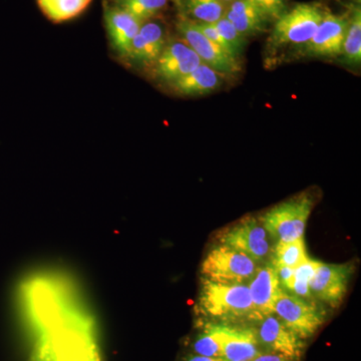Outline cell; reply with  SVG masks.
Wrapping results in <instances>:
<instances>
[{
  "mask_svg": "<svg viewBox=\"0 0 361 361\" xmlns=\"http://www.w3.org/2000/svg\"><path fill=\"white\" fill-rule=\"evenodd\" d=\"M200 304L207 315L224 322L259 320L248 285L218 283L203 280Z\"/></svg>",
  "mask_w": 361,
  "mask_h": 361,
  "instance_id": "6da1fadb",
  "label": "cell"
},
{
  "mask_svg": "<svg viewBox=\"0 0 361 361\" xmlns=\"http://www.w3.org/2000/svg\"><path fill=\"white\" fill-rule=\"evenodd\" d=\"M325 11L318 4H299L276 20L270 42L274 47L305 44L322 23Z\"/></svg>",
  "mask_w": 361,
  "mask_h": 361,
  "instance_id": "7a4b0ae2",
  "label": "cell"
},
{
  "mask_svg": "<svg viewBox=\"0 0 361 361\" xmlns=\"http://www.w3.org/2000/svg\"><path fill=\"white\" fill-rule=\"evenodd\" d=\"M311 210L312 201L302 195L271 209L263 217L262 224L278 242L294 241L303 238Z\"/></svg>",
  "mask_w": 361,
  "mask_h": 361,
  "instance_id": "3957f363",
  "label": "cell"
},
{
  "mask_svg": "<svg viewBox=\"0 0 361 361\" xmlns=\"http://www.w3.org/2000/svg\"><path fill=\"white\" fill-rule=\"evenodd\" d=\"M256 270L253 259L224 245L209 252L202 264L206 279L218 283L243 284L252 279Z\"/></svg>",
  "mask_w": 361,
  "mask_h": 361,
  "instance_id": "277c9868",
  "label": "cell"
},
{
  "mask_svg": "<svg viewBox=\"0 0 361 361\" xmlns=\"http://www.w3.org/2000/svg\"><path fill=\"white\" fill-rule=\"evenodd\" d=\"M178 32L192 49L200 58L202 63L210 66L221 75H234L241 70L238 59L233 56L223 47L207 39L195 21L180 18L177 25Z\"/></svg>",
  "mask_w": 361,
  "mask_h": 361,
  "instance_id": "5b68a950",
  "label": "cell"
},
{
  "mask_svg": "<svg viewBox=\"0 0 361 361\" xmlns=\"http://www.w3.org/2000/svg\"><path fill=\"white\" fill-rule=\"evenodd\" d=\"M274 313L300 338L312 336L324 322V314L310 301L282 291L275 303Z\"/></svg>",
  "mask_w": 361,
  "mask_h": 361,
  "instance_id": "8992f818",
  "label": "cell"
},
{
  "mask_svg": "<svg viewBox=\"0 0 361 361\" xmlns=\"http://www.w3.org/2000/svg\"><path fill=\"white\" fill-rule=\"evenodd\" d=\"M221 245L261 261L269 254L270 244L264 226L255 218H244L220 234Z\"/></svg>",
  "mask_w": 361,
  "mask_h": 361,
  "instance_id": "52a82bcc",
  "label": "cell"
},
{
  "mask_svg": "<svg viewBox=\"0 0 361 361\" xmlns=\"http://www.w3.org/2000/svg\"><path fill=\"white\" fill-rule=\"evenodd\" d=\"M224 361H251L261 355L257 332L246 327L212 324Z\"/></svg>",
  "mask_w": 361,
  "mask_h": 361,
  "instance_id": "ba28073f",
  "label": "cell"
},
{
  "mask_svg": "<svg viewBox=\"0 0 361 361\" xmlns=\"http://www.w3.org/2000/svg\"><path fill=\"white\" fill-rule=\"evenodd\" d=\"M353 271L350 264H327L322 262L311 279V293L323 302L337 307L348 291Z\"/></svg>",
  "mask_w": 361,
  "mask_h": 361,
  "instance_id": "9c48e42d",
  "label": "cell"
},
{
  "mask_svg": "<svg viewBox=\"0 0 361 361\" xmlns=\"http://www.w3.org/2000/svg\"><path fill=\"white\" fill-rule=\"evenodd\" d=\"M156 73L161 80L172 82L189 75L202 61L198 54L182 39L166 44L156 61Z\"/></svg>",
  "mask_w": 361,
  "mask_h": 361,
  "instance_id": "30bf717a",
  "label": "cell"
},
{
  "mask_svg": "<svg viewBox=\"0 0 361 361\" xmlns=\"http://www.w3.org/2000/svg\"><path fill=\"white\" fill-rule=\"evenodd\" d=\"M257 332L259 343L293 360L302 355L304 344L300 337L296 336L277 316L269 314L263 317Z\"/></svg>",
  "mask_w": 361,
  "mask_h": 361,
  "instance_id": "8fae6325",
  "label": "cell"
},
{
  "mask_svg": "<svg viewBox=\"0 0 361 361\" xmlns=\"http://www.w3.org/2000/svg\"><path fill=\"white\" fill-rule=\"evenodd\" d=\"M348 18V16L325 13L312 39L305 44L306 51L316 56H337L341 54Z\"/></svg>",
  "mask_w": 361,
  "mask_h": 361,
  "instance_id": "7c38bea8",
  "label": "cell"
},
{
  "mask_svg": "<svg viewBox=\"0 0 361 361\" xmlns=\"http://www.w3.org/2000/svg\"><path fill=\"white\" fill-rule=\"evenodd\" d=\"M248 288L259 320L273 314L275 303L283 291L274 267L272 265L266 266L256 270Z\"/></svg>",
  "mask_w": 361,
  "mask_h": 361,
  "instance_id": "4fadbf2b",
  "label": "cell"
},
{
  "mask_svg": "<svg viewBox=\"0 0 361 361\" xmlns=\"http://www.w3.org/2000/svg\"><path fill=\"white\" fill-rule=\"evenodd\" d=\"M106 32L118 54L129 56L130 45L142 25L141 20L118 6H108L104 11Z\"/></svg>",
  "mask_w": 361,
  "mask_h": 361,
  "instance_id": "5bb4252c",
  "label": "cell"
},
{
  "mask_svg": "<svg viewBox=\"0 0 361 361\" xmlns=\"http://www.w3.org/2000/svg\"><path fill=\"white\" fill-rule=\"evenodd\" d=\"M166 44V32L160 21L142 23L130 45L129 58L141 63H155Z\"/></svg>",
  "mask_w": 361,
  "mask_h": 361,
  "instance_id": "9a60e30c",
  "label": "cell"
},
{
  "mask_svg": "<svg viewBox=\"0 0 361 361\" xmlns=\"http://www.w3.org/2000/svg\"><path fill=\"white\" fill-rule=\"evenodd\" d=\"M223 75L202 63L189 75L172 82V87L180 96H205L219 89Z\"/></svg>",
  "mask_w": 361,
  "mask_h": 361,
  "instance_id": "2e32d148",
  "label": "cell"
},
{
  "mask_svg": "<svg viewBox=\"0 0 361 361\" xmlns=\"http://www.w3.org/2000/svg\"><path fill=\"white\" fill-rule=\"evenodd\" d=\"M227 18L244 37L263 32L267 18L250 0H235L226 9Z\"/></svg>",
  "mask_w": 361,
  "mask_h": 361,
  "instance_id": "e0dca14e",
  "label": "cell"
},
{
  "mask_svg": "<svg viewBox=\"0 0 361 361\" xmlns=\"http://www.w3.org/2000/svg\"><path fill=\"white\" fill-rule=\"evenodd\" d=\"M92 0H37L40 11L54 23L75 18L90 6Z\"/></svg>",
  "mask_w": 361,
  "mask_h": 361,
  "instance_id": "ac0fdd59",
  "label": "cell"
},
{
  "mask_svg": "<svg viewBox=\"0 0 361 361\" xmlns=\"http://www.w3.org/2000/svg\"><path fill=\"white\" fill-rule=\"evenodd\" d=\"M182 9L189 20L214 25L224 18L227 6L220 0H184Z\"/></svg>",
  "mask_w": 361,
  "mask_h": 361,
  "instance_id": "d6986e66",
  "label": "cell"
},
{
  "mask_svg": "<svg viewBox=\"0 0 361 361\" xmlns=\"http://www.w3.org/2000/svg\"><path fill=\"white\" fill-rule=\"evenodd\" d=\"M341 56L348 65L358 66L361 63V11L356 6L348 18V30L342 45Z\"/></svg>",
  "mask_w": 361,
  "mask_h": 361,
  "instance_id": "ffe728a7",
  "label": "cell"
},
{
  "mask_svg": "<svg viewBox=\"0 0 361 361\" xmlns=\"http://www.w3.org/2000/svg\"><path fill=\"white\" fill-rule=\"evenodd\" d=\"M272 265L286 266L295 269L307 260L305 243L303 238L290 242H278L274 248Z\"/></svg>",
  "mask_w": 361,
  "mask_h": 361,
  "instance_id": "44dd1931",
  "label": "cell"
},
{
  "mask_svg": "<svg viewBox=\"0 0 361 361\" xmlns=\"http://www.w3.org/2000/svg\"><path fill=\"white\" fill-rule=\"evenodd\" d=\"M169 0H116V6L134 16L142 23L153 20L167 6Z\"/></svg>",
  "mask_w": 361,
  "mask_h": 361,
  "instance_id": "7402d4cb",
  "label": "cell"
},
{
  "mask_svg": "<svg viewBox=\"0 0 361 361\" xmlns=\"http://www.w3.org/2000/svg\"><path fill=\"white\" fill-rule=\"evenodd\" d=\"M320 264H322L320 261L308 258L302 264L294 269V281L290 291L292 294L307 301L313 298L310 283Z\"/></svg>",
  "mask_w": 361,
  "mask_h": 361,
  "instance_id": "603a6c76",
  "label": "cell"
},
{
  "mask_svg": "<svg viewBox=\"0 0 361 361\" xmlns=\"http://www.w3.org/2000/svg\"><path fill=\"white\" fill-rule=\"evenodd\" d=\"M219 30L220 35L223 39L227 42L228 47L231 49L232 54L236 58L241 56L244 47H245V37L235 28V26L230 23L227 18H223L217 23H214Z\"/></svg>",
  "mask_w": 361,
  "mask_h": 361,
  "instance_id": "cb8c5ba5",
  "label": "cell"
},
{
  "mask_svg": "<svg viewBox=\"0 0 361 361\" xmlns=\"http://www.w3.org/2000/svg\"><path fill=\"white\" fill-rule=\"evenodd\" d=\"M194 349L199 355L222 360V351H221L219 342L215 332L211 329L210 324L206 325L203 334L195 342Z\"/></svg>",
  "mask_w": 361,
  "mask_h": 361,
  "instance_id": "d4e9b609",
  "label": "cell"
},
{
  "mask_svg": "<svg viewBox=\"0 0 361 361\" xmlns=\"http://www.w3.org/2000/svg\"><path fill=\"white\" fill-rule=\"evenodd\" d=\"M267 20H277L285 13L287 0H250Z\"/></svg>",
  "mask_w": 361,
  "mask_h": 361,
  "instance_id": "484cf974",
  "label": "cell"
},
{
  "mask_svg": "<svg viewBox=\"0 0 361 361\" xmlns=\"http://www.w3.org/2000/svg\"><path fill=\"white\" fill-rule=\"evenodd\" d=\"M196 23V21H195ZM197 25H198L199 30H201L202 33L210 40H212L213 42H215L216 44L219 45V47H223L225 51L231 54L233 56H235L234 54H232L231 49L228 47L227 42H225L224 39H223L222 35H220L219 30H217L215 25H211V23H196ZM236 58V56H235ZM238 59V58H237Z\"/></svg>",
  "mask_w": 361,
  "mask_h": 361,
  "instance_id": "4316f807",
  "label": "cell"
},
{
  "mask_svg": "<svg viewBox=\"0 0 361 361\" xmlns=\"http://www.w3.org/2000/svg\"><path fill=\"white\" fill-rule=\"evenodd\" d=\"M272 266L274 267L275 271H276L278 280H279L282 289H287V290L290 292L294 281L293 268L286 267V266Z\"/></svg>",
  "mask_w": 361,
  "mask_h": 361,
  "instance_id": "83f0119b",
  "label": "cell"
},
{
  "mask_svg": "<svg viewBox=\"0 0 361 361\" xmlns=\"http://www.w3.org/2000/svg\"><path fill=\"white\" fill-rule=\"evenodd\" d=\"M251 361H291L289 358L285 357L278 353H267V355H259L257 357Z\"/></svg>",
  "mask_w": 361,
  "mask_h": 361,
  "instance_id": "f1b7e54d",
  "label": "cell"
},
{
  "mask_svg": "<svg viewBox=\"0 0 361 361\" xmlns=\"http://www.w3.org/2000/svg\"><path fill=\"white\" fill-rule=\"evenodd\" d=\"M188 361H224L223 360H221V358H212V357H206V356H194V357H192L191 360H189Z\"/></svg>",
  "mask_w": 361,
  "mask_h": 361,
  "instance_id": "f546056e",
  "label": "cell"
},
{
  "mask_svg": "<svg viewBox=\"0 0 361 361\" xmlns=\"http://www.w3.org/2000/svg\"><path fill=\"white\" fill-rule=\"evenodd\" d=\"M171 1L174 2L176 6L179 7V8H182L183 2H184V0H171Z\"/></svg>",
  "mask_w": 361,
  "mask_h": 361,
  "instance_id": "4dcf8cb0",
  "label": "cell"
},
{
  "mask_svg": "<svg viewBox=\"0 0 361 361\" xmlns=\"http://www.w3.org/2000/svg\"><path fill=\"white\" fill-rule=\"evenodd\" d=\"M222 4H224L226 6H229V4H231L233 1H235V0H220Z\"/></svg>",
  "mask_w": 361,
  "mask_h": 361,
  "instance_id": "1f68e13d",
  "label": "cell"
},
{
  "mask_svg": "<svg viewBox=\"0 0 361 361\" xmlns=\"http://www.w3.org/2000/svg\"><path fill=\"white\" fill-rule=\"evenodd\" d=\"M39 361H49V360H47V355H42V357H40V360Z\"/></svg>",
  "mask_w": 361,
  "mask_h": 361,
  "instance_id": "d6a6232c",
  "label": "cell"
}]
</instances>
